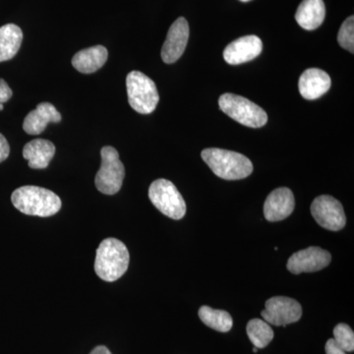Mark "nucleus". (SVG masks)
I'll return each instance as SVG.
<instances>
[{
	"mask_svg": "<svg viewBox=\"0 0 354 354\" xmlns=\"http://www.w3.org/2000/svg\"><path fill=\"white\" fill-rule=\"evenodd\" d=\"M337 41L339 46L344 50L354 53V17L351 16L348 19L342 23L339 35H337Z\"/></svg>",
	"mask_w": 354,
	"mask_h": 354,
	"instance_id": "nucleus-23",
	"label": "nucleus"
},
{
	"mask_svg": "<svg viewBox=\"0 0 354 354\" xmlns=\"http://www.w3.org/2000/svg\"><path fill=\"white\" fill-rule=\"evenodd\" d=\"M332 81L329 74L324 70L310 68L305 70L298 82L300 95L305 100L313 101L325 95L330 90Z\"/></svg>",
	"mask_w": 354,
	"mask_h": 354,
	"instance_id": "nucleus-14",
	"label": "nucleus"
},
{
	"mask_svg": "<svg viewBox=\"0 0 354 354\" xmlns=\"http://www.w3.org/2000/svg\"><path fill=\"white\" fill-rule=\"evenodd\" d=\"M326 7L323 0H304L298 6L295 20L300 27L313 31L325 20Z\"/></svg>",
	"mask_w": 354,
	"mask_h": 354,
	"instance_id": "nucleus-18",
	"label": "nucleus"
},
{
	"mask_svg": "<svg viewBox=\"0 0 354 354\" xmlns=\"http://www.w3.org/2000/svg\"><path fill=\"white\" fill-rule=\"evenodd\" d=\"M202 158L216 176L225 180H239L252 174L251 160L241 153L223 149L209 148L203 151Z\"/></svg>",
	"mask_w": 354,
	"mask_h": 354,
	"instance_id": "nucleus-3",
	"label": "nucleus"
},
{
	"mask_svg": "<svg viewBox=\"0 0 354 354\" xmlns=\"http://www.w3.org/2000/svg\"><path fill=\"white\" fill-rule=\"evenodd\" d=\"M11 97H12V90L3 79L0 78V104L8 102Z\"/></svg>",
	"mask_w": 354,
	"mask_h": 354,
	"instance_id": "nucleus-24",
	"label": "nucleus"
},
{
	"mask_svg": "<svg viewBox=\"0 0 354 354\" xmlns=\"http://www.w3.org/2000/svg\"><path fill=\"white\" fill-rule=\"evenodd\" d=\"M2 109H3V104H0V111H1Z\"/></svg>",
	"mask_w": 354,
	"mask_h": 354,
	"instance_id": "nucleus-29",
	"label": "nucleus"
},
{
	"mask_svg": "<svg viewBox=\"0 0 354 354\" xmlns=\"http://www.w3.org/2000/svg\"><path fill=\"white\" fill-rule=\"evenodd\" d=\"M62 121V114L50 102H41L36 109L26 116L23 129L30 135H39L44 132L48 123Z\"/></svg>",
	"mask_w": 354,
	"mask_h": 354,
	"instance_id": "nucleus-15",
	"label": "nucleus"
},
{
	"mask_svg": "<svg viewBox=\"0 0 354 354\" xmlns=\"http://www.w3.org/2000/svg\"><path fill=\"white\" fill-rule=\"evenodd\" d=\"M295 200L290 188H277L270 193L264 204V216L269 221L286 220L293 213Z\"/></svg>",
	"mask_w": 354,
	"mask_h": 354,
	"instance_id": "nucleus-13",
	"label": "nucleus"
},
{
	"mask_svg": "<svg viewBox=\"0 0 354 354\" xmlns=\"http://www.w3.org/2000/svg\"><path fill=\"white\" fill-rule=\"evenodd\" d=\"M241 1H242V2H248V1H251V0H241Z\"/></svg>",
	"mask_w": 354,
	"mask_h": 354,
	"instance_id": "nucleus-30",
	"label": "nucleus"
},
{
	"mask_svg": "<svg viewBox=\"0 0 354 354\" xmlns=\"http://www.w3.org/2000/svg\"><path fill=\"white\" fill-rule=\"evenodd\" d=\"M101 156V169L95 176V187L102 194H116L120 190L124 179V165L121 162L120 153L113 147H104Z\"/></svg>",
	"mask_w": 354,
	"mask_h": 354,
	"instance_id": "nucleus-6",
	"label": "nucleus"
},
{
	"mask_svg": "<svg viewBox=\"0 0 354 354\" xmlns=\"http://www.w3.org/2000/svg\"><path fill=\"white\" fill-rule=\"evenodd\" d=\"M129 259V252L123 242L113 237L104 239L97 249L95 274L102 281L113 283L127 272Z\"/></svg>",
	"mask_w": 354,
	"mask_h": 354,
	"instance_id": "nucleus-2",
	"label": "nucleus"
},
{
	"mask_svg": "<svg viewBox=\"0 0 354 354\" xmlns=\"http://www.w3.org/2000/svg\"><path fill=\"white\" fill-rule=\"evenodd\" d=\"M247 335L254 346L264 348L274 339V330L270 324L261 319H252L247 324Z\"/></svg>",
	"mask_w": 354,
	"mask_h": 354,
	"instance_id": "nucleus-21",
	"label": "nucleus"
},
{
	"mask_svg": "<svg viewBox=\"0 0 354 354\" xmlns=\"http://www.w3.org/2000/svg\"><path fill=\"white\" fill-rule=\"evenodd\" d=\"M189 39V25L185 18L174 21L167 32V39L162 48V58L165 64H171L183 55Z\"/></svg>",
	"mask_w": 354,
	"mask_h": 354,
	"instance_id": "nucleus-11",
	"label": "nucleus"
},
{
	"mask_svg": "<svg viewBox=\"0 0 354 354\" xmlns=\"http://www.w3.org/2000/svg\"><path fill=\"white\" fill-rule=\"evenodd\" d=\"M311 214L317 223L332 232H339L346 223L342 203L330 195L316 197L311 204Z\"/></svg>",
	"mask_w": 354,
	"mask_h": 354,
	"instance_id": "nucleus-8",
	"label": "nucleus"
},
{
	"mask_svg": "<svg viewBox=\"0 0 354 354\" xmlns=\"http://www.w3.org/2000/svg\"><path fill=\"white\" fill-rule=\"evenodd\" d=\"M335 342L339 348L346 353H353L354 351V333L353 329L346 324L341 323L335 326L334 329Z\"/></svg>",
	"mask_w": 354,
	"mask_h": 354,
	"instance_id": "nucleus-22",
	"label": "nucleus"
},
{
	"mask_svg": "<svg viewBox=\"0 0 354 354\" xmlns=\"http://www.w3.org/2000/svg\"><path fill=\"white\" fill-rule=\"evenodd\" d=\"M218 106L223 113L244 127L260 128L267 123L264 109L241 95L223 94L218 99Z\"/></svg>",
	"mask_w": 354,
	"mask_h": 354,
	"instance_id": "nucleus-4",
	"label": "nucleus"
},
{
	"mask_svg": "<svg viewBox=\"0 0 354 354\" xmlns=\"http://www.w3.org/2000/svg\"><path fill=\"white\" fill-rule=\"evenodd\" d=\"M90 354H113L111 353V351L106 346H95L92 351H91Z\"/></svg>",
	"mask_w": 354,
	"mask_h": 354,
	"instance_id": "nucleus-27",
	"label": "nucleus"
},
{
	"mask_svg": "<svg viewBox=\"0 0 354 354\" xmlns=\"http://www.w3.org/2000/svg\"><path fill=\"white\" fill-rule=\"evenodd\" d=\"M128 101L135 111L150 114L157 108L160 95L152 79L139 71L130 72L127 78Z\"/></svg>",
	"mask_w": 354,
	"mask_h": 354,
	"instance_id": "nucleus-5",
	"label": "nucleus"
},
{
	"mask_svg": "<svg viewBox=\"0 0 354 354\" xmlns=\"http://www.w3.org/2000/svg\"><path fill=\"white\" fill-rule=\"evenodd\" d=\"M330 261L332 256L330 252L320 247L312 246L293 254L286 267L292 274H299L301 272L321 271L329 266Z\"/></svg>",
	"mask_w": 354,
	"mask_h": 354,
	"instance_id": "nucleus-10",
	"label": "nucleus"
},
{
	"mask_svg": "<svg viewBox=\"0 0 354 354\" xmlns=\"http://www.w3.org/2000/svg\"><path fill=\"white\" fill-rule=\"evenodd\" d=\"M149 198L153 206L172 220H181L186 214V204L176 185L167 179H158L149 188Z\"/></svg>",
	"mask_w": 354,
	"mask_h": 354,
	"instance_id": "nucleus-7",
	"label": "nucleus"
},
{
	"mask_svg": "<svg viewBox=\"0 0 354 354\" xmlns=\"http://www.w3.org/2000/svg\"><path fill=\"white\" fill-rule=\"evenodd\" d=\"M22 41V30L17 25L7 24L0 27V62L15 57Z\"/></svg>",
	"mask_w": 354,
	"mask_h": 354,
	"instance_id": "nucleus-19",
	"label": "nucleus"
},
{
	"mask_svg": "<svg viewBox=\"0 0 354 354\" xmlns=\"http://www.w3.org/2000/svg\"><path fill=\"white\" fill-rule=\"evenodd\" d=\"M55 153V146L44 139L32 140L23 149V157L29 162V167L34 169H46Z\"/></svg>",
	"mask_w": 354,
	"mask_h": 354,
	"instance_id": "nucleus-16",
	"label": "nucleus"
},
{
	"mask_svg": "<svg viewBox=\"0 0 354 354\" xmlns=\"http://www.w3.org/2000/svg\"><path fill=\"white\" fill-rule=\"evenodd\" d=\"M263 43L259 37L245 36L235 39L223 50V58L230 65L251 62L262 53Z\"/></svg>",
	"mask_w": 354,
	"mask_h": 354,
	"instance_id": "nucleus-12",
	"label": "nucleus"
},
{
	"mask_svg": "<svg viewBox=\"0 0 354 354\" xmlns=\"http://www.w3.org/2000/svg\"><path fill=\"white\" fill-rule=\"evenodd\" d=\"M11 201L18 211L28 216L48 218L62 209V200L53 191L38 186H23L12 193Z\"/></svg>",
	"mask_w": 354,
	"mask_h": 354,
	"instance_id": "nucleus-1",
	"label": "nucleus"
},
{
	"mask_svg": "<svg viewBox=\"0 0 354 354\" xmlns=\"http://www.w3.org/2000/svg\"><path fill=\"white\" fill-rule=\"evenodd\" d=\"M199 318L205 325L221 333H227L234 326L232 316L225 310H216L209 306L199 309Z\"/></svg>",
	"mask_w": 354,
	"mask_h": 354,
	"instance_id": "nucleus-20",
	"label": "nucleus"
},
{
	"mask_svg": "<svg viewBox=\"0 0 354 354\" xmlns=\"http://www.w3.org/2000/svg\"><path fill=\"white\" fill-rule=\"evenodd\" d=\"M10 153V147L6 137L0 133V162H4Z\"/></svg>",
	"mask_w": 354,
	"mask_h": 354,
	"instance_id": "nucleus-25",
	"label": "nucleus"
},
{
	"mask_svg": "<svg viewBox=\"0 0 354 354\" xmlns=\"http://www.w3.org/2000/svg\"><path fill=\"white\" fill-rule=\"evenodd\" d=\"M326 354H346V351L337 346L334 339H330L325 346Z\"/></svg>",
	"mask_w": 354,
	"mask_h": 354,
	"instance_id": "nucleus-26",
	"label": "nucleus"
},
{
	"mask_svg": "<svg viewBox=\"0 0 354 354\" xmlns=\"http://www.w3.org/2000/svg\"><path fill=\"white\" fill-rule=\"evenodd\" d=\"M261 315L268 324L283 326L297 322L302 316V307L299 302L292 298L276 297L266 301L265 309Z\"/></svg>",
	"mask_w": 354,
	"mask_h": 354,
	"instance_id": "nucleus-9",
	"label": "nucleus"
},
{
	"mask_svg": "<svg viewBox=\"0 0 354 354\" xmlns=\"http://www.w3.org/2000/svg\"><path fill=\"white\" fill-rule=\"evenodd\" d=\"M253 353H258V348H253Z\"/></svg>",
	"mask_w": 354,
	"mask_h": 354,
	"instance_id": "nucleus-28",
	"label": "nucleus"
},
{
	"mask_svg": "<svg viewBox=\"0 0 354 354\" xmlns=\"http://www.w3.org/2000/svg\"><path fill=\"white\" fill-rule=\"evenodd\" d=\"M109 53L104 46H95L78 51L72 58L74 68L84 74L94 73L108 60Z\"/></svg>",
	"mask_w": 354,
	"mask_h": 354,
	"instance_id": "nucleus-17",
	"label": "nucleus"
}]
</instances>
